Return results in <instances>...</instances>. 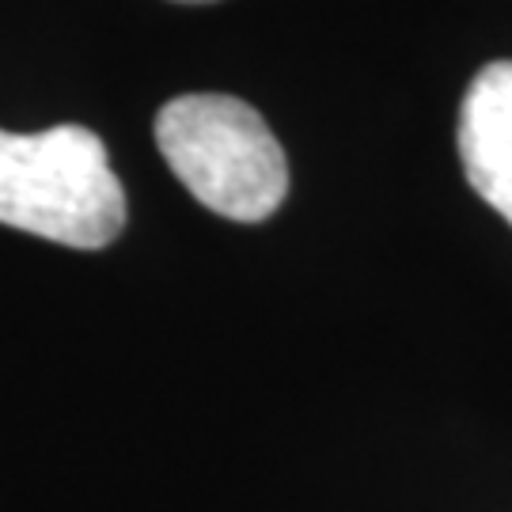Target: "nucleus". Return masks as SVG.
Masks as SVG:
<instances>
[{
  "instance_id": "nucleus-1",
  "label": "nucleus",
  "mask_w": 512,
  "mask_h": 512,
  "mask_svg": "<svg viewBox=\"0 0 512 512\" xmlns=\"http://www.w3.org/2000/svg\"><path fill=\"white\" fill-rule=\"evenodd\" d=\"M0 224L76 251L110 247L126 228V190L107 145L84 126L0 129Z\"/></svg>"
},
{
  "instance_id": "nucleus-2",
  "label": "nucleus",
  "mask_w": 512,
  "mask_h": 512,
  "mask_svg": "<svg viewBox=\"0 0 512 512\" xmlns=\"http://www.w3.org/2000/svg\"><path fill=\"white\" fill-rule=\"evenodd\" d=\"M156 145L179 183L220 217L255 224L289 194V164L255 107L232 95H179L156 114Z\"/></svg>"
},
{
  "instance_id": "nucleus-3",
  "label": "nucleus",
  "mask_w": 512,
  "mask_h": 512,
  "mask_svg": "<svg viewBox=\"0 0 512 512\" xmlns=\"http://www.w3.org/2000/svg\"><path fill=\"white\" fill-rule=\"evenodd\" d=\"M459 160L478 198L512 224V61L471 80L459 107Z\"/></svg>"
},
{
  "instance_id": "nucleus-4",
  "label": "nucleus",
  "mask_w": 512,
  "mask_h": 512,
  "mask_svg": "<svg viewBox=\"0 0 512 512\" xmlns=\"http://www.w3.org/2000/svg\"><path fill=\"white\" fill-rule=\"evenodd\" d=\"M179 4H205V0H179Z\"/></svg>"
}]
</instances>
